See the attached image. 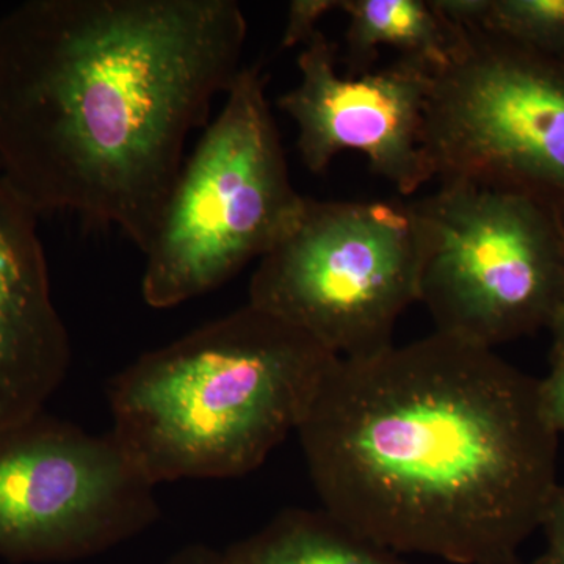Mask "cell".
Instances as JSON below:
<instances>
[{"mask_svg":"<svg viewBox=\"0 0 564 564\" xmlns=\"http://www.w3.org/2000/svg\"><path fill=\"white\" fill-rule=\"evenodd\" d=\"M340 6L343 0H293L289 3L288 21L281 39L282 50H291L299 44L304 46L321 31L318 22L326 14L339 11Z\"/></svg>","mask_w":564,"mask_h":564,"instance_id":"cell-14","label":"cell"},{"mask_svg":"<svg viewBox=\"0 0 564 564\" xmlns=\"http://www.w3.org/2000/svg\"><path fill=\"white\" fill-rule=\"evenodd\" d=\"M296 433L323 510L395 554L511 558L558 486L540 380L443 333L337 359Z\"/></svg>","mask_w":564,"mask_h":564,"instance_id":"cell-2","label":"cell"},{"mask_svg":"<svg viewBox=\"0 0 564 564\" xmlns=\"http://www.w3.org/2000/svg\"><path fill=\"white\" fill-rule=\"evenodd\" d=\"M296 65L299 85L278 99V109L295 122L296 150L311 173L356 151L402 195L434 180L423 147L433 68L399 55L381 69L340 74L336 44L322 31L304 44Z\"/></svg>","mask_w":564,"mask_h":564,"instance_id":"cell-9","label":"cell"},{"mask_svg":"<svg viewBox=\"0 0 564 564\" xmlns=\"http://www.w3.org/2000/svg\"><path fill=\"white\" fill-rule=\"evenodd\" d=\"M417 239L419 302L436 332L492 348L551 326L564 292L554 210L524 193L462 181L408 204Z\"/></svg>","mask_w":564,"mask_h":564,"instance_id":"cell-5","label":"cell"},{"mask_svg":"<svg viewBox=\"0 0 564 564\" xmlns=\"http://www.w3.org/2000/svg\"><path fill=\"white\" fill-rule=\"evenodd\" d=\"M475 29L564 61V0H488Z\"/></svg>","mask_w":564,"mask_h":564,"instance_id":"cell-13","label":"cell"},{"mask_svg":"<svg viewBox=\"0 0 564 564\" xmlns=\"http://www.w3.org/2000/svg\"><path fill=\"white\" fill-rule=\"evenodd\" d=\"M166 564H228V562L223 551H215L209 545L191 544L176 552Z\"/></svg>","mask_w":564,"mask_h":564,"instance_id":"cell-17","label":"cell"},{"mask_svg":"<svg viewBox=\"0 0 564 564\" xmlns=\"http://www.w3.org/2000/svg\"><path fill=\"white\" fill-rule=\"evenodd\" d=\"M223 552L228 564H406L323 508L281 511Z\"/></svg>","mask_w":564,"mask_h":564,"instance_id":"cell-12","label":"cell"},{"mask_svg":"<svg viewBox=\"0 0 564 564\" xmlns=\"http://www.w3.org/2000/svg\"><path fill=\"white\" fill-rule=\"evenodd\" d=\"M234 0H28L0 20V176L147 250L187 139L242 73Z\"/></svg>","mask_w":564,"mask_h":564,"instance_id":"cell-1","label":"cell"},{"mask_svg":"<svg viewBox=\"0 0 564 564\" xmlns=\"http://www.w3.org/2000/svg\"><path fill=\"white\" fill-rule=\"evenodd\" d=\"M347 74L373 69L381 47L400 52L434 70L451 61L456 28L433 9L430 0H343Z\"/></svg>","mask_w":564,"mask_h":564,"instance_id":"cell-11","label":"cell"},{"mask_svg":"<svg viewBox=\"0 0 564 564\" xmlns=\"http://www.w3.org/2000/svg\"><path fill=\"white\" fill-rule=\"evenodd\" d=\"M417 239L408 204L318 202L302 209L262 256L248 304L313 337L340 359L393 345L419 302Z\"/></svg>","mask_w":564,"mask_h":564,"instance_id":"cell-6","label":"cell"},{"mask_svg":"<svg viewBox=\"0 0 564 564\" xmlns=\"http://www.w3.org/2000/svg\"><path fill=\"white\" fill-rule=\"evenodd\" d=\"M259 66H245L180 176L144 254L141 295L169 310L261 259L295 220V191Z\"/></svg>","mask_w":564,"mask_h":564,"instance_id":"cell-4","label":"cell"},{"mask_svg":"<svg viewBox=\"0 0 564 564\" xmlns=\"http://www.w3.org/2000/svg\"><path fill=\"white\" fill-rule=\"evenodd\" d=\"M491 564H525L519 560V556H511V558L500 560V562L491 563Z\"/></svg>","mask_w":564,"mask_h":564,"instance_id":"cell-19","label":"cell"},{"mask_svg":"<svg viewBox=\"0 0 564 564\" xmlns=\"http://www.w3.org/2000/svg\"><path fill=\"white\" fill-rule=\"evenodd\" d=\"M545 414L556 433L564 434V343L554 344L551 370L540 380Z\"/></svg>","mask_w":564,"mask_h":564,"instance_id":"cell-16","label":"cell"},{"mask_svg":"<svg viewBox=\"0 0 564 564\" xmlns=\"http://www.w3.org/2000/svg\"><path fill=\"white\" fill-rule=\"evenodd\" d=\"M337 356L247 304L111 380V434L152 485L242 477L296 432Z\"/></svg>","mask_w":564,"mask_h":564,"instance_id":"cell-3","label":"cell"},{"mask_svg":"<svg viewBox=\"0 0 564 564\" xmlns=\"http://www.w3.org/2000/svg\"><path fill=\"white\" fill-rule=\"evenodd\" d=\"M549 328L554 334V344L564 343V292L562 303H560L558 311H556L554 321H552Z\"/></svg>","mask_w":564,"mask_h":564,"instance_id":"cell-18","label":"cell"},{"mask_svg":"<svg viewBox=\"0 0 564 564\" xmlns=\"http://www.w3.org/2000/svg\"><path fill=\"white\" fill-rule=\"evenodd\" d=\"M456 28L434 70L423 147L434 180L564 203V61Z\"/></svg>","mask_w":564,"mask_h":564,"instance_id":"cell-7","label":"cell"},{"mask_svg":"<svg viewBox=\"0 0 564 564\" xmlns=\"http://www.w3.org/2000/svg\"><path fill=\"white\" fill-rule=\"evenodd\" d=\"M39 215L0 176V429L44 411L69 369Z\"/></svg>","mask_w":564,"mask_h":564,"instance_id":"cell-10","label":"cell"},{"mask_svg":"<svg viewBox=\"0 0 564 564\" xmlns=\"http://www.w3.org/2000/svg\"><path fill=\"white\" fill-rule=\"evenodd\" d=\"M152 485L113 434H91L46 411L0 429V558H90L150 529Z\"/></svg>","mask_w":564,"mask_h":564,"instance_id":"cell-8","label":"cell"},{"mask_svg":"<svg viewBox=\"0 0 564 564\" xmlns=\"http://www.w3.org/2000/svg\"><path fill=\"white\" fill-rule=\"evenodd\" d=\"M540 529L544 532L543 555L532 564H564V486L558 485L545 507Z\"/></svg>","mask_w":564,"mask_h":564,"instance_id":"cell-15","label":"cell"}]
</instances>
